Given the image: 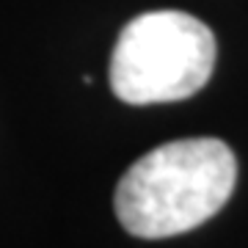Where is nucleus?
<instances>
[{"label": "nucleus", "mask_w": 248, "mask_h": 248, "mask_svg": "<svg viewBox=\"0 0 248 248\" xmlns=\"http://www.w3.org/2000/svg\"><path fill=\"white\" fill-rule=\"evenodd\" d=\"M234 182L237 160L221 138L171 141L124 171L116 185V215L135 237H174L221 213Z\"/></svg>", "instance_id": "nucleus-1"}, {"label": "nucleus", "mask_w": 248, "mask_h": 248, "mask_svg": "<svg viewBox=\"0 0 248 248\" xmlns=\"http://www.w3.org/2000/svg\"><path fill=\"white\" fill-rule=\"evenodd\" d=\"M215 66V36L185 11H146L130 19L110 55V89L127 105L193 97Z\"/></svg>", "instance_id": "nucleus-2"}]
</instances>
